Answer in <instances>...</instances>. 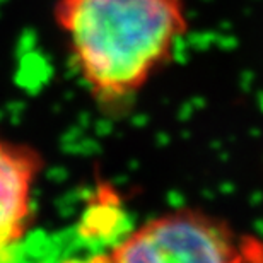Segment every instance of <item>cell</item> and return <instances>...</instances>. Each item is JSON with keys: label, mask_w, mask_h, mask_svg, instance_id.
I'll return each instance as SVG.
<instances>
[{"label": "cell", "mask_w": 263, "mask_h": 263, "mask_svg": "<svg viewBox=\"0 0 263 263\" xmlns=\"http://www.w3.org/2000/svg\"><path fill=\"white\" fill-rule=\"evenodd\" d=\"M53 19L99 106H125L173 59L188 31L185 0H57Z\"/></svg>", "instance_id": "6da1fadb"}, {"label": "cell", "mask_w": 263, "mask_h": 263, "mask_svg": "<svg viewBox=\"0 0 263 263\" xmlns=\"http://www.w3.org/2000/svg\"><path fill=\"white\" fill-rule=\"evenodd\" d=\"M91 261H263V241L200 209H176L147 220Z\"/></svg>", "instance_id": "7a4b0ae2"}, {"label": "cell", "mask_w": 263, "mask_h": 263, "mask_svg": "<svg viewBox=\"0 0 263 263\" xmlns=\"http://www.w3.org/2000/svg\"><path fill=\"white\" fill-rule=\"evenodd\" d=\"M45 170L40 151L0 135V261L10 260L34 220V188Z\"/></svg>", "instance_id": "3957f363"}]
</instances>
